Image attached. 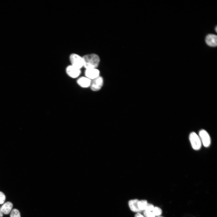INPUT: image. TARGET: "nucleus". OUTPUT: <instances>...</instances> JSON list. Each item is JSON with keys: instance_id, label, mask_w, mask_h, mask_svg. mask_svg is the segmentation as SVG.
<instances>
[{"instance_id": "nucleus-6", "label": "nucleus", "mask_w": 217, "mask_h": 217, "mask_svg": "<svg viewBox=\"0 0 217 217\" xmlns=\"http://www.w3.org/2000/svg\"><path fill=\"white\" fill-rule=\"evenodd\" d=\"M67 74L70 77L75 78L78 77L80 75L81 71L78 68L71 65H68L66 69Z\"/></svg>"}, {"instance_id": "nucleus-7", "label": "nucleus", "mask_w": 217, "mask_h": 217, "mask_svg": "<svg viewBox=\"0 0 217 217\" xmlns=\"http://www.w3.org/2000/svg\"><path fill=\"white\" fill-rule=\"evenodd\" d=\"M99 71L96 68L86 69L85 71V77L91 80L99 76Z\"/></svg>"}, {"instance_id": "nucleus-17", "label": "nucleus", "mask_w": 217, "mask_h": 217, "mask_svg": "<svg viewBox=\"0 0 217 217\" xmlns=\"http://www.w3.org/2000/svg\"><path fill=\"white\" fill-rule=\"evenodd\" d=\"M154 207V206L153 204L148 203L145 210L152 211Z\"/></svg>"}, {"instance_id": "nucleus-2", "label": "nucleus", "mask_w": 217, "mask_h": 217, "mask_svg": "<svg viewBox=\"0 0 217 217\" xmlns=\"http://www.w3.org/2000/svg\"><path fill=\"white\" fill-rule=\"evenodd\" d=\"M69 60L72 65L80 69L83 67V56L72 53L70 55Z\"/></svg>"}, {"instance_id": "nucleus-5", "label": "nucleus", "mask_w": 217, "mask_h": 217, "mask_svg": "<svg viewBox=\"0 0 217 217\" xmlns=\"http://www.w3.org/2000/svg\"><path fill=\"white\" fill-rule=\"evenodd\" d=\"M103 83V78L100 76L91 80L90 87L91 90L94 91L99 90L102 86Z\"/></svg>"}, {"instance_id": "nucleus-16", "label": "nucleus", "mask_w": 217, "mask_h": 217, "mask_svg": "<svg viewBox=\"0 0 217 217\" xmlns=\"http://www.w3.org/2000/svg\"><path fill=\"white\" fill-rule=\"evenodd\" d=\"M5 196L2 192L0 191V204H3L5 200Z\"/></svg>"}, {"instance_id": "nucleus-15", "label": "nucleus", "mask_w": 217, "mask_h": 217, "mask_svg": "<svg viewBox=\"0 0 217 217\" xmlns=\"http://www.w3.org/2000/svg\"><path fill=\"white\" fill-rule=\"evenodd\" d=\"M143 214L145 217H155L152 211L145 210L144 211Z\"/></svg>"}, {"instance_id": "nucleus-13", "label": "nucleus", "mask_w": 217, "mask_h": 217, "mask_svg": "<svg viewBox=\"0 0 217 217\" xmlns=\"http://www.w3.org/2000/svg\"><path fill=\"white\" fill-rule=\"evenodd\" d=\"M10 217H21L20 212L17 209H12L11 212Z\"/></svg>"}, {"instance_id": "nucleus-8", "label": "nucleus", "mask_w": 217, "mask_h": 217, "mask_svg": "<svg viewBox=\"0 0 217 217\" xmlns=\"http://www.w3.org/2000/svg\"><path fill=\"white\" fill-rule=\"evenodd\" d=\"M205 41L209 46L215 47L217 45V36L213 34H209L206 37Z\"/></svg>"}, {"instance_id": "nucleus-9", "label": "nucleus", "mask_w": 217, "mask_h": 217, "mask_svg": "<svg viewBox=\"0 0 217 217\" xmlns=\"http://www.w3.org/2000/svg\"><path fill=\"white\" fill-rule=\"evenodd\" d=\"M91 80L86 77H82L78 79L77 83L80 87L85 88L90 86Z\"/></svg>"}, {"instance_id": "nucleus-14", "label": "nucleus", "mask_w": 217, "mask_h": 217, "mask_svg": "<svg viewBox=\"0 0 217 217\" xmlns=\"http://www.w3.org/2000/svg\"><path fill=\"white\" fill-rule=\"evenodd\" d=\"M152 212L156 216H159L162 214V211L161 209L158 207H154Z\"/></svg>"}, {"instance_id": "nucleus-3", "label": "nucleus", "mask_w": 217, "mask_h": 217, "mask_svg": "<svg viewBox=\"0 0 217 217\" xmlns=\"http://www.w3.org/2000/svg\"><path fill=\"white\" fill-rule=\"evenodd\" d=\"M189 139L193 148L195 150L200 149L202 143L199 135L194 132H191L189 136Z\"/></svg>"}, {"instance_id": "nucleus-19", "label": "nucleus", "mask_w": 217, "mask_h": 217, "mask_svg": "<svg viewBox=\"0 0 217 217\" xmlns=\"http://www.w3.org/2000/svg\"><path fill=\"white\" fill-rule=\"evenodd\" d=\"M3 216V213L2 212L1 209V207H0V217H2Z\"/></svg>"}, {"instance_id": "nucleus-4", "label": "nucleus", "mask_w": 217, "mask_h": 217, "mask_svg": "<svg viewBox=\"0 0 217 217\" xmlns=\"http://www.w3.org/2000/svg\"><path fill=\"white\" fill-rule=\"evenodd\" d=\"M202 143L205 147H209L211 143V138L208 133L205 130L202 129L199 132V135Z\"/></svg>"}, {"instance_id": "nucleus-11", "label": "nucleus", "mask_w": 217, "mask_h": 217, "mask_svg": "<svg viewBox=\"0 0 217 217\" xmlns=\"http://www.w3.org/2000/svg\"><path fill=\"white\" fill-rule=\"evenodd\" d=\"M13 206L12 203L10 202H6L1 207L2 212L5 214H8L11 211Z\"/></svg>"}, {"instance_id": "nucleus-12", "label": "nucleus", "mask_w": 217, "mask_h": 217, "mask_svg": "<svg viewBox=\"0 0 217 217\" xmlns=\"http://www.w3.org/2000/svg\"><path fill=\"white\" fill-rule=\"evenodd\" d=\"M147 201L145 200H143L139 201L138 206L139 209L141 211H145L148 204Z\"/></svg>"}, {"instance_id": "nucleus-1", "label": "nucleus", "mask_w": 217, "mask_h": 217, "mask_svg": "<svg viewBox=\"0 0 217 217\" xmlns=\"http://www.w3.org/2000/svg\"><path fill=\"white\" fill-rule=\"evenodd\" d=\"M83 67L86 69L96 68L98 66L100 59L99 56L94 53L87 54L83 56Z\"/></svg>"}, {"instance_id": "nucleus-20", "label": "nucleus", "mask_w": 217, "mask_h": 217, "mask_svg": "<svg viewBox=\"0 0 217 217\" xmlns=\"http://www.w3.org/2000/svg\"><path fill=\"white\" fill-rule=\"evenodd\" d=\"M215 30L216 32H217V26L216 27H215Z\"/></svg>"}, {"instance_id": "nucleus-21", "label": "nucleus", "mask_w": 217, "mask_h": 217, "mask_svg": "<svg viewBox=\"0 0 217 217\" xmlns=\"http://www.w3.org/2000/svg\"><path fill=\"white\" fill-rule=\"evenodd\" d=\"M158 217H163L161 216H158Z\"/></svg>"}, {"instance_id": "nucleus-10", "label": "nucleus", "mask_w": 217, "mask_h": 217, "mask_svg": "<svg viewBox=\"0 0 217 217\" xmlns=\"http://www.w3.org/2000/svg\"><path fill=\"white\" fill-rule=\"evenodd\" d=\"M139 201V200L137 199H134L131 200L129 201V206L131 211L138 213L141 211L138 207Z\"/></svg>"}, {"instance_id": "nucleus-18", "label": "nucleus", "mask_w": 217, "mask_h": 217, "mask_svg": "<svg viewBox=\"0 0 217 217\" xmlns=\"http://www.w3.org/2000/svg\"><path fill=\"white\" fill-rule=\"evenodd\" d=\"M135 217H145L141 213L138 212L135 215Z\"/></svg>"}]
</instances>
